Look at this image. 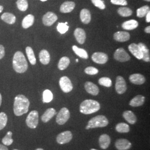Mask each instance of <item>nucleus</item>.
<instances>
[{
	"mask_svg": "<svg viewBox=\"0 0 150 150\" xmlns=\"http://www.w3.org/2000/svg\"><path fill=\"white\" fill-rule=\"evenodd\" d=\"M30 101L26 97L18 95L15 98L13 104V112L17 116H20L28 112Z\"/></svg>",
	"mask_w": 150,
	"mask_h": 150,
	"instance_id": "obj_1",
	"label": "nucleus"
},
{
	"mask_svg": "<svg viewBox=\"0 0 150 150\" xmlns=\"http://www.w3.org/2000/svg\"><path fill=\"white\" fill-rule=\"evenodd\" d=\"M12 66L14 70L19 74H23L27 71L28 64L25 56L21 51H17L12 60Z\"/></svg>",
	"mask_w": 150,
	"mask_h": 150,
	"instance_id": "obj_2",
	"label": "nucleus"
},
{
	"mask_svg": "<svg viewBox=\"0 0 150 150\" xmlns=\"http://www.w3.org/2000/svg\"><path fill=\"white\" fill-rule=\"evenodd\" d=\"M100 109L99 102L93 100H86L81 103L80 111L85 115L96 112Z\"/></svg>",
	"mask_w": 150,
	"mask_h": 150,
	"instance_id": "obj_3",
	"label": "nucleus"
},
{
	"mask_svg": "<svg viewBox=\"0 0 150 150\" xmlns=\"http://www.w3.org/2000/svg\"><path fill=\"white\" fill-rule=\"evenodd\" d=\"M108 125V120L103 115H98L91 118L86 126V129L98 127H104Z\"/></svg>",
	"mask_w": 150,
	"mask_h": 150,
	"instance_id": "obj_4",
	"label": "nucleus"
},
{
	"mask_svg": "<svg viewBox=\"0 0 150 150\" xmlns=\"http://www.w3.org/2000/svg\"><path fill=\"white\" fill-rule=\"evenodd\" d=\"M27 126L30 129H36L38 123V113L33 110L28 114L26 120Z\"/></svg>",
	"mask_w": 150,
	"mask_h": 150,
	"instance_id": "obj_5",
	"label": "nucleus"
},
{
	"mask_svg": "<svg viewBox=\"0 0 150 150\" xmlns=\"http://www.w3.org/2000/svg\"><path fill=\"white\" fill-rule=\"evenodd\" d=\"M70 117V113L69 110L66 108H62L59 112L57 115L56 117V122L59 125H63L66 123Z\"/></svg>",
	"mask_w": 150,
	"mask_h": 150,
	"instance_id": "obj_6",
	"label": "nucleus"
},
{
	"mask_svg": "<svg viewBox=\"0 0 150 150\" xmlns=\"http://www.w3.org/2000/svg\"><path fill=\"white\" fill-rule=\"evenodd\" d=\"M59 84L61 89L64 93H69L73 89L72 83L67 76H63L60 79Z\"/></svg>",
	"mask_w": 150,
	"mask_h": 150,
	"instance_id": "obj_7",
	"label": "nucleus"
},
{
	"mask_svg": "<svg viewBox=\"0 0 150 150\" xmlns=\"http://www.w3.org/2000/svg\"><path fill=\"white\" fill-rule=\"evenodd\" d=\"M114 59L119 62H126L130 59V56L123 48L117 49L114 54Z\"/></svg>",
	"mask_w": 150,
	"mask_h": 150,
	"instance_id": "obj_8",
	"label": "nucleus"
},
{
	"mask_svg": "<svg viewBox=\"0 0 150 150\" xmlns=\"http://www.w3.org/2000/svg\"><path fill=\"white\" fill-rule=\"evenodd\" d=\"M115 89L116 92L120 95L123 94L127 90L126 81L122 76H118L117 77L115 83Z\"/></svg>",
	"mask_w": 150,
	"mask_h": 150,
	"instance_id": "obj_9",
	"label": "nucleus"
},
{
	"mask_svg": "<svg viewBox=\"0 0 150 150\" xmlns=\"http://www.w3.org/2000/svg\"><path fill=\"white\" fill-rule=\"evenodd\" d=\"M72 139V134L70 131H66L57 135L56 140L58 144L63 145L70 142Z\"/></svg>",
	"mask_w": 150,
	"mask_h": 150,
	"instance_id": "obj_10",
	"label": "nucleus"
},
{
	"mask_svg": "<svg viewBox=\"0 0 150 150\" xmlns=\"http://www.w3.org/2000/svg\"><path fill=\"white\" fill-rule=\"evenodd\" d=\"M58 19L57 16L52 12H48L42 17L43 25L46 26H52Z\"/></svg>",
	"mask_w": 150,
	"mask_h": 150,
	"instance_id": "obj_11",
	"label": "nucleus"
},
{
	"mask_svg": "<svg viewBox=\"0 0 150 150\" xmlns=\"http://www.w3.org/2000/svg\"><path fill=\"white\" fill-rule=\"evenodd\" d=\"M108 59V56L103 52H97L92 55V61L98 64H105L107 62Z\"/></svg>",
	"mask_w": 150,
	"mask_h": 150,
	"instance_id": "obj_12",
	"label": "nucleus"
},
{
	"mask_svg": "<svg viewBox=\"0 0 150 150\" xmlns=\"http://www.w3.org/2000/svg\"><path fill=\"white\" fill-rule=\"evenodd\" d=\"M115 147L118 150H128L132 147V144L127 139H120L116 141Z\"/></svg>",
	"mask_w": 150,
	"mask_h": 150,
	"instance_id": "obj_13",
	"label": "nucleus"
},
{
	"mask_svg": "<svg viewBox=\"0 0 150 150\" xmlns=\"http://www.w3.org/2000/svg\"><path fill=\"white\" fill-rule=\"evenodd\" d=\"M129 51L130 52L136 57L137 59H142V52L139 48L138 44L132 43L129 46Z\"/></svg>",
	"mask_w": 150,
	"mask_h": 150,
	"instance_id": "obj_14",
	"label": "nucleus"
},
{
	"mask_svg": "<svg viewBox=\"0 0 150 150\" xmlns=\"http://www.w3.org/2000/svg\"><path fill=\"white\" fill-rule=\"evenodd\" d=\"M85 88L88 93L93 96H97L99 93L98 86L90 81H87L85 83Z\"/></svg>",
	"mask_w": 150,
	"mask_h": 150,
	"instance_id": "obj_15",
	"label": "nucleus"
},
{
	"mask_svg": "<svg viewBox=\"0 0 150 150\" xmlns=\"http://www.w3.org/2000/svg\"><path fill=\"white\" fill-rule=\"evenodd\" d=\"M114 39L120 42H123L129 41L130 38V35L129 32L125 31H118L116 32L113 35Z\"/></svg>",
	"mask_w": 150,
	"mask_h": 150,
	"instance_id": "obj_16",
	"label": "nucleus"
},
{
	"mask_svg": "<svg viewBox=\"0 0 150 150\" xmlns=\"http://www.w3.org/2000/svg\"><path fill=\"white\" fill-rule=\"evenodd\" d=\"M74 36L77 41V42L80 44H83L86 40V32L81 28H76L74 31Z\"/></svg>",
	"mask_w": 150,
	"mask_h": 150,
	"instance_id": "obj_17",
	"label": "nucleus"
},
{
	"mask_svg": "<svg viewBox=\"0 0 150 150\" xmlns=\"http://www.w3.org/2000/svg\"><path fill=\"white\" fill-rule=\"evenodd\" d=\"M130 82L134 85H142L145 82V77L140 74H134L131 75L129 77Z\"/></svg>",
	"mask_w": 150,
	"mask_h": 150,
	"instance_id": "obj_18",
	"label": "nucleus"
},
{
	"mask_svg": "<svg viewBox=\"0 0 150 150\" xmlns=\"http://www.w3.org/2000/svg\"><path fill=\"white\" fill-rule=\"evenodd\" d=\"M99 145L102 149H107L111 144V138L107 134H103L100 136L99 139Z\"/></svg>",
	"mask_w": 150,
	"mask_h": 150,
	"instance_id": "obj_19",
	"label": "nucleus"
},
{
	"mask_svg": "<svg viewBox=\"0 0 150 150\" xmlns=\"http://www.w3.org/2000/svg\"><path fill=\"white\" fill-rule=\"evenodd\" d=\"M75 7V3L72 1H66L60 7V11L62 13H69L73 11Z\"/></svg>",
	"mask_w": 150,
	"mask_h": 150,
	"instance_id": "obj_20",
	"label": "nucleus"
},
{
	"mask_svg": "<svg viewBox=\"0 0 150 150\" xmlns=\"http://www.w3.org/2000/svg\"><path fill=\"white\" fill-rule=\"evenodd\" d=\"M56 115V111L53 108H48L42 115L41 120L44 123H47L54 116Z\"/></svg>",
	"mask_w": 150,
	"mask_h": 150,
	"instance_id": "obj_21",
	"label": "nucleus"
},
{
	"mask_svg": "<svg viewBox=\"0 0 150 150\" xmlns=\"http://www.w3.org/2000/svg\"><path fill=\"white\" fill-rule=\"evenodd\" d=\"M145 97L142 95H137L133 98L129 102V105L132 107H139L144 105L145 102Z\"/></svg>",
	"mask_w": 150,
	"mask_h": 150,
	"instance_id": "obj_22",
	"label": "nucleus"
},
{
	"mask_svg": "<svg viewBox=\"0 0 150 150\" xmlns=\"http://www.w3.org/2000/svg\"><path fill=\"white\" fill-rule=\"evenodd\" d=\"M80 19L84 24H88L91 20L90 11L86 8L82 9L80 12Z\"/></svg>",
	"mask_w": 150,
	"mask_h": 150,
	"instance_id": "obj_23",
	"label": "nucleus"
},
{
	"mask_svg": "<svg viewBox=\"0 0 150 150\" xmlns=\"http://www.w3.org/2000/svg\"><path fill=\"white\" fill-rule=\"evenodd\" d=\"M123 118L126 121H127L129 123L134 125L136 122L137 121V117L136 115H134V113L131 111H126L123 113Z\"/></svg>",
	"mask_w": 150,
	"mask_h": 150,
	"instance_id": "obj_24",
	"label": "nucleus"
},
{
	"mask_svg": "<svg viewBox=\"0 0 150 150\" xmlns=\"http://www.w3.org/2000/svg\"><path fill=\"white\" fill-rule=\"evenodd\" d=\"M1 18L3 21L5 22L6 23L9 25L14 24L16 21V16L9 12L3 13L1 17Z\"/></svg>",
	"mask_w": 150,
	"mask_h": 150,
	"instance_id": "obj_25",
	"label": "nucleus"
},
{
	"mask_svg": "<svg viewBox=\"0 0 150 150\" xmlns=\"http://www.w3.org/2000/svg\"><path fill=\"white\" fill-rule=\"evenodd\" d=\"M139 48L141 49L142 52V59L145 62H150V51L149 50L147 47V46L145 45L144 43L139 42L138 44Z\"/></svg>",
	"mask_w": 150,
	"mask_h": 150,
	"instance_id": "obj_26",
	"label": "nucleus"
},
{
	"mask_svg": "<svg viewBox=\"0 0 150 150\" xmlns=\"http://www.w3.org/2000/svg\"><path fill=\"white\" fill-rule=\"evenodd\" d=\"M40 61L45 65L48 64L50 61V54L46 50H42L39 54Z\"/></svg>",
	"mask_w": 150,
	"mask_h": 150,
	"instance_id": "obj_27",
	"label": "nucleus"
},
{
	"mask_svg": "<svg viewBox=\"0 0 150 150\" xmlns=\"http://www.w3.org/2000/svg\"><path fill=\"white\" fill-rule=\"evenodd\" d=\"M35 17L34 16L32 15H28L26 17H24L22 22V26L25 28L27 29L28 28L32 26L34 23Z\"/></svg>",
	"mask_w": 150,
	"mask_h": 150,
	"instance_id": "obj_28",
	"label": "nucleus"
},
{
	"mask_svg": "<svg viewBox=\"0 0 150 150\" xmlns=\"http://www.w3.org/2000/svg\"><path fill=\"white\" fill-rule=\"evenodd\" d=\"M139 26V22L134 20H130L124 22L122 27L126 30H132L136 28Z\"/></svg>",
	"mask_w": 150,
	"mask_h": 150,
	"instance_id": "obj_29",
	"label": "nucleus"
},
{
	"mask_svg": "<svg viewBox=\"0 0 150 150\" xmlns=\"http://www.w3.org/2000/svg\"><path fill=\"white\" fill-rule=\"evenodd\" d=\"M72 50L75 54L81 58L83 59H87L88 58V55L85 50L83 48H79L75 45L72 46Z\"/></svg>",
	"mask_w": 150,
	"mask_h": 150,
	"instance_id": "obj_30",
	"label": "nucleus"
},
{
	"mask_svg": "<svg viewBox=\"0 0 150 150\" xmlns=\"http://www.w3.org/2000/svg\"><path fill=\"white\" fill-rule=\"evenodd\" d=\"M26 52L27 54V57L28 59L30 64L32 65L36 64V57H35V55L32 48L30 46H28L26 48Z\"/></svg>",
	"mask_w": 150,
	"mask_h": 150,
	"instance_id": "obj_31",
	"label": "nucleus"
},
{
	"mask_svg": "<svg viewBox=\"0 0 150 150\" xmlns=\"http://www.w3.org/2000/svg\"><path fill=\"white\" fill-rule=\"evenodd\" d=\"M70 60L67 57H63L59 61L58 64V68L60 70H64L66 69L70 64Z\"/></svg>",
	"mask_w": 150,
	"mask_h": 150,
	"instance_id": "obj_32",
	"label": "nucleus"
},
{
	"mask_svg": "<svg viewBox=\"0 0 150 150\" xmlns=\"http://www.w3.org/2000/svg\"><path fill=\"white\" fill-rule=\"evenodd\" d=\"M116 130L119 133H128L130 129L127 123H119L116 126Z\"/></svg>",
	"mask_w": 150,
	"mask_h": 150,
	"instance_id": "obj_33",
	"label": "nucleus"
},
{
	"mask_svg": "<svg viewBox=\"0 0 150 150\" xmlns=\"http://www.w3.org/2000/svg\"><path fill=\"white\" fill-rule=\"evenodd\" d=\"M117 12L120 16L122 17H129L132 15V11L126 7H120L117 10Z\"/></svg>",
	"mask_w": 150,
	"mask_h": 150,
	"instance_id": "obj_34",
	"label": "nucleus"
},
{
	"mask_svg": "<svg viewBox=\"0 0 150 150\" xmlns=\"http://www.w3.org/2000/svg\"><path fill=\"white\" fill-rule=\"evenodd\" d=\"M149 11L150 7L149 6H144L137 10V16L140 18L144 17Z\"/></svg>",
	"mask_w": 150,
	"mask_h": 150,
	"instance_id": "obj_35",
	"label": "nucleus"
},
{
	"mask_svg": "<svg viewBox=\"0 0 150 150\" xmlns=\"http://www.w3.org/2000/svg\"><path fill=\"white\" fill-rule=\"evenodd\" d=\"M16 5L18 9L21 11H26L28 7L27 0H17Z\"/></svg>",
	"mask_w": 150,
	"mask_h": 150,
	"instance_id": "obj_36",
	"label": "nucleus"
},
{
	"mask_svg": "<svg viewBox=\"0 0 150 150\" xmlns=\"http://www.w3.org/2000/svg\"><path fill=\"white\" fill-rule=\"evenodd\" d=\"M12 132L11 131L7 132L5 136L2 139V142L3 143V144L5 146L11 145L13 142V140L12 139Z\"/></svg>",
	"mask_w": 150,
	"mask_h": 150,
	"instance_id": "obj_37",
	"label": "nucleus"
},
{
	"mask_svg": "<svg viewBox=\"0 0 150 150\" xmlns=\"http://www.w3.org/2000/svg\"><path fill=\"white\" fill-rule=\"evenodd\" d=\"M53 94L49 90H46L43 92V101L45 103L50 102L53 100Z\"/></svg>",
	"mask_w": 150,
	"mask_h": 150,
	"instance_id": "obj_38",
	"label": "nucleus"
},
{
	"mask_svg": "<svg viewBox=\"0 0 150 150\" xmlns=\"http://www.w3.org/2000/svg\"><path fill=\"white\" fill-rule=\"evenodd\" d=\"M98 83L100 85L105 86L106 87H110L112 86V81L111 80L106 77H101L98 80Z\"/></svg>",
	"mask_w": 150,
	"mask_h": 150,
	"instance_id": "obj_39",
	"label": "nucleus"
},
{
	"mask_svg": "<svg viewBox=\"0 0 150 150\" xmlns=\"http://www.w3.org/2000/svg\"><path fill=\"white\" fill-rule=\"evenodd\" d=\"M7 116L5 113H0V130L4 129L7 122Z\"/></svg>",
	"mask_w": 150,
	"mask_h": 150,
	"instance_id": "obj_40",
	"label": "nucleus"
},
{
	"mask_svg": "<svg viewBox=\"0 0 150 150\" xmlns=\"http://www.w3.org/2000/svg\"><path fill=\"white\" fill-rule=\"evenodd\" d=\"M69 27L67 26V25H66L64 23H59L57 30L61 34H64L66 32L69 30Z\"/></svg>",
	"mask_w": 150,
	"mask_h": 150,
	"instance_id": "obj_41",
	"label": "nucleus"
},
{
	"mask_svg": "<svg viewBox=\"0 0 150 150\" xmlns=\"http://www.w3.org/2000/svg\"><path fill=\"white\" fill-rule=\"evenodd\" d=\"M85 72L86 74L90 75H96L98 73V70L94 67H87L85 70Z\"/></svg>",
	"mask_w": 150,
	"mask_h": 150,
	"instance_id": "obj_42",
	"label": "nucleus"
},
{
	"mask_svg": "<svg viewBox=\"0 0 150 150\" xmlns=\"http://www.w3.org/2000/svg\"><path fill=\"white\" fill-rule=\"evenodd\" d=\"M92 4L101 10H104L106 8L104 2L102 0H91Z\"/></svg>",
	"mask_w": 150,
	"mask_h": 150,
	"instance_id": "obj_43",
	"label": "nucleus"
},
{
	"mask_svg": "<svg viewBox=\"0 0 150 150\" xmlns=\"http://www.w3.org/2000/svg\"><path fill=\"white\" fill-rule=\"evenodd\" d=\"M111 2L116 5L126 6L127 5L126 0H111Z\"/></svg>",
	"mask_w": 150,
	"mask_h": 150,
	"instance_id": "obj_44",
	"label": "nucleus"
},
{
	"mask_svg": "<svg viewBox=\"0 0 150 150\" xmlns=\"http://www.w3.org/2000/svg\"><path fill=\"white\" fill-rule=\"evenodd\" d=\"M5 54V48L2 45H0V59H2Z\"/></svg>",
	"mask_w": 150,
	"mask_h": 150,
	"instance_id": "obj_45",
	"label": "nucleus"
},
{
	"mask_svg": "<svg viewBox=\"0 0 150 150\" xmlns=\"http://www.w3.org/2000/svg\"><path fill=\"white\" fill-rule=\"evenodd\" d=\"M146 22L149 23L150 22V11H149L147 13V15H146Z\"/></svg>",
	"mask_w": 150,
	"mask_h": 150,
	"instance_id": "obj_46",
	"label": "nucleus"
},
{
	"mask_svg": "<svg viewBox=\"0 0 150 150\" xmlns=\"http://www.w3.org/2000/svg\"><path fill=\"white\" fill-rule=\"evenodd\" d=\"M0 150H8V149L5 145L0 144Z\"/></svg>",
	"mask_w": 150,
	"mask_h": 150,
	"instance_id": "obj_47",
	"label": "nucleus"
},
{
	"mask_svg": "<svg viewBox=\"0 0 150 150\" xmlns=\"http://www.w3.org/2000/svg\"><path fill=\"white\" fill-rule=\"evenodd\" d=\"M145 32L147 33H150V26H149L147 27H146L145 29Z\"/></svg>",
	"mask_w": 150,
	"mask_h": 150,
	"instance_id": "obj_48",
	"label": "nucleus"
},
{
	"mask_svg": "<svg viewBox=\"0 0 150 150\" xmlns=\"http://www.w3.org/2000/svg\"><path fill=\"white\" fill-rule=\"evenodd\" d=\"M4 10V7L2 6H0V13H1Z\"/></svg>",
	"mask_w": 150,
	"mask_h": 150,
	"instance_id": "obj_49",
	"label": "nucleus"
},
{
	"mask_svg": "<svg viewBox=\"0 0 150 150\" xmlns=\"http://www.w3.org/2000/svg\"><path fill=\"white\" fill-rule=\"evenodd\" d=\"M1 103H2V96H1V94L0 93V106L1 105Z\"/></svg>",
	"mask_w": 150,
	"mask_h": 150,
	"instance_id": "obj_50",
	"label": "nucleus"
},
{
	"mask_svg": "<svg viewBox=\"0 0 150 150\" xmlns=\"http://www.w3.org/2000/svg\"><path fill=\"white\" fill-rule=\"evenodd\" d=\"M35 150H44L42 149H41V148H38V149H36Z\"/></svg>",
	"mask_w": 150,
	"mask_h": 150,
	"instance_id": "obj_51",
	"label": "nucleus"
},
{
	"mask_svg": "<svg viewBox=\"0 0 150 150\" xmlns=\"http://www.w3.org/2000/svg\"><path fill=\"white\" fill-rule=\"evenodd\" d=\"M40 1H41L42 2H45V1H47V0H40Z\"/></svg>",
	"mask_w": 150,
	"mask_h": 150,
	"instance_id": "obj_52",
	"label": "nucleus"
},
{
	"mask_svg": "<svg viewBox=\"0 0 150 150\" xmlns=\"http://www.w3.org/2000/svg\"><path fill=\"white\" fill-rule=\"evenodd\" d=\"M76 62H79V59H76Z\"/></svg>",
	"mask_w": 150,
	"mask_h": 150,
	"instance_id": "obj_53",
	"label": "nucleus"
},
{
	"mask_svg": "<svg viewBox=\"0 0 150 150\" xmlns=\"http://www.w3.org/2000/svg\"><path fill=\"white\" fill-rule=\"evenodd\" d=\"M64 23H65L66 25H67V24H68V22H66Z\"/></svg>",
	"mask_w": 150,
	"mask_h": 150,
	"instance_id": "obj_54",
	"label": "nucleus"
},
{
	"mask_svg": "<svg viewBox=\"0 0 150 150\" xmlns=\"http://www.w3.org/2000/svg\"><path fill=\"white\" fill-rule=\"evenodd\" d=\"M145 1H148V2H150V0H145Z\"/></svg>",
	"mask_w": 150,
	"mask_h": 150,
	"instance_id": "obj_55",
	"label": "nucleus"
},
{
	"mask_svg": "<svg viewBox=\"0 0 150 150\" xmlns=\"http://www.w3.org/2000/svg\"><path fill=\"white\" fill-rule=\"evenodd\" d=\"M96 150V149H91V150Z\"/></svg>",
	"mask_w": 150,
	"mask_h": 150,
	"instance_id": "obj_56",
	"label": "nucleus"
},
{
	"mask_svg": "<svg viewBox=\"0 0 150 150\" xmlns=\"http://www.w3.org/2000/svg\"><path fill=\"white\" fill-rule=\"evenodd\" d=\"M17 150V149H14V150Z\"/></svg>",
	"mask_w": 150,
	"mask_h": 150,
	"instance_id": "obj_57",
	"label": "nucleus"
}]
</instances>
